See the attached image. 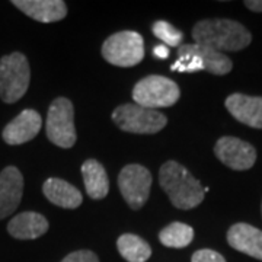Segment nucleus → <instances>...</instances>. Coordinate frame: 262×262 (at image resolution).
<instances>
[{
    "label": "nucleus",
    "instance_id": "obj_1",
    "mask_svg": "<svg viewBox=\"0 0 262 262\" xmlns=\"http://www.w3.org/2000/svg\"><path fill=\"white\" fill-rule=\"evenodd\" d=\"M195 44L206 46L215 51H239L246 48L252 35L242 24L232 19H204L192 28Z\"/></svg>",
    "mask_w": 262,
    "mask_h": 262
},
{
    "label": "nucleus",
    "instance_id": "obj_2",
    "mask_svg": "<svg viewBox=\"0 0 262 262\" xmlns=\"http://www.w3.org/2000/svg\"><path fill=\"white\" fill-rule=\"evenodd\" d=\"M159 184L169 196L170 203L179 210L195 208L206 196L201 182L175 160H169L162 165L159 170Z\"/></svg>",
    "mask_w": 262,
    "mask_h": 262
},
{
    "label": "nucleus",
    "instance_id": "obj_3",
    "mask_svg": "<svg viewBox=\"0 0 262 262\" xmlns=\"http://www.w3.org/2000/svg\"><path fill=\"white\" fill-rule=\"evenodd\" d=\"M31 82L28 58L22 53H12L0 58V98L6 103H15L27 94Z\"/></svg>",
    "mask_w": 262,
    "mask_h": 262
},
{
    "label": "nucleus",
    "instance_id": "obj_4",
    "mask_svg": "<svg viewBox=\"0 0 262 262\" xmlns=\"http://www.w3.org/2000/svg\"><path fill=\"white\" fill-rule=\"evenodd\" d=\"M181 91L172 79L165 76L151 75L139 80L133 88L134 103L149 108H168L178 102Z\"/></svg>",
    "mask_w": 262,
    "mask_h": 262
},
{
    "label": "nucleus",
    "instance_id": "obj_5",
    "mask_svg": "<svg viewBox=\"0 0 262 262\" xmlns=\"http://www.w3.org/2000/svg\"><path fill=\"white\" fill-rule=\"evenodd\" d=\"M114 122L125 133L156 134L165 128L168 118L158 110H149L137 103H124L114 110Z\"/></svg>",
    "mask_w": 262,
    "mask_h": 262
},
{
    "label": "nucleus",
    "instance_id": "obj_6",
    "mask_svg": "<svg viewBox=\"0 0 262 262\" xmlns=\"http://www.w3.org/2000/svg\"><path fill=\"white\" fill-rule=\"evenodd\" d=\"M48 140L61 149H70L75 146V108L70 99L57 98L50 105L46 122Z\"/></svg>",
    "mask_w": 262,
    "mask_h": 262
},
{
    "label": "nucleus",
    "instance_id": "obj_7",
    "mask_svg": "<svg viewBox=\"0 0 262 262\" xmlns=\"http://www.w3.org/2000/svg\"><path fill=\"white\" fill-rule=\"evenodd\" d=\"M102 57L110 64L133 67L144 58L143 37L136 31H121L105 39Z\"/></svg>",
    "mask_w": 262,
    "mask_h": 262
},
{
    "label": "nucleus",
    "instance_id": "obj_8",
    "mask_svg": "<svg viewBox=\"0 0 262 262\" xmlns=\"http://www.w3.org/2000/svg\"><path fill=\"white\" fill-rule=\"evenodd\" d=\"M151 173L141 165H127L118 175V188L122 198L133 210H139L149 200Z\"/></svg>",
    "mask_w": 262,
    "mask_h": 262
},
{
    "label": "nucleus",
    "instance_id": "obj_9",
    "mask_svg": "<svg viewBox=\"0 0 262 262\" xmlns=\"http://www.w3.org/2000/svg\"><path fill=\"white\" fill-rule=\"evenodd\" d=\"M214 153L223 165L233 170H248L256 162V150L252 144L232 136L219 139Z\"/></svg>",
    "mask_w": 262,
    "mask_h": 262
},
{
    "label": "nucleus",
    "instance_id": "obj_10",
    "mask_svg": "<svg viewBox=\"0 0 262 262\" xmlns=\"http://www.w3.org/2000/svg\"><path fill=\"white\" fill-rule=\"evenodd\" d=\"M24 194V177L15 166L0 172V220L16 211Z\"/></svg>",
    "mask_w": 262,
    "mask_h": 262
},
{
    "label": "nucleus",
    "instance_id": "obj_11",
    "mask_svg": "<svg viewBox=\"0 0 262 262\" xmlns=\"http://www.w3.org/2000/svg\"><path fill=\"white\" fill-rule=\"evenodd\" d=\"M41 127V115L35 110H24L5 127L2 137L10 146H19L35 139Z\"/></svg>",
    "mask_w": 262,
    "mask_h": 262
},
{
    "label": "nucleus",
    "instance_id": "obj_12",
    "mask_svg": "<svg viewBox=\"0 0 262 262\" xmlns=\"http://www.w3.org/2000/svg\"><path fill=\"white\" fill-rule=\"evenodd\" d=\"M225 105L237 121L262 130V96L232 94L226 98Z\"/></svg>",
    "mask_w": 262,
    "mask_h": 262
},
{
    "label": "nucleus",
    "instance_id": "obj_13",
    "mask_svg": "<svg viewBox=\"0 0 262 262\" xmlns=\"http://www.w3.org/2000/svg\"><path fill=\"white\" fill-rule=\"evenodd\" d=\"M229 245L239 252L262 261V230L248 223H236L227 232Z\"/></svg>",
    "mask_w": 262,
    "mask_h": 262
},
{
    "label": "nucleus",
    "instance_id": "obj_14",
    "mask_svg": "<svg viewBox=\"0 0 262 262\" xmlns=\"http://www.w3.org/2000/svg\"><path fill=\"white\" fill-rule=\"evenodd\" d=\"M12 5L42 24L58 22L67 15V6L63 0H13Z\"/></svg>",
    "mask_w": 262,
    "mask_h": 262
},
{
    "label": "nucleus",
    "instance_id": "obj_15",
    "mask_svg": "<svg viewBox=\"0 0 262 262\" xmlns=\"http://www.w3.org/2000/svg\"><path fill=\"white\" fill-rule=\"evenodd\" d=\"M48 220L39 213L25 211L15 215L8 223L10 236L19 241H32L47 233Z\"/></svg>",
    "mask_w": 262,
    "mask_h": 262
},
{
    "label": "nucleus",
    "instance_id": "obj_16",
    "mask_svg": "<svg viewBox=\"0 0 262 262\" xmlns=\"http://www.w3.org/2000/svg\"><path fill=\"white\" fill-rule=\"evenodd\" d=\"M42 192L51 204L69 210L80 207L83 201L82 192L77 188L60 178L47 179L42 185Z\"/></svg>",
    "mask_w": 262,
    "mask_h": 262
},
{
    "label": "nucleus",
    "instance_id": "obj_17",
    "mask_svg": "<svg viewBox=\"0 0 262 262\" xmlns=\"http://www.w3.org/2000/svg\"><path fill=\"white\" fill-rule=\"evenodd\" d=\"M82 177L88 195L94 200H102L110 191L106 170L95 159H88L82 165Z\"/></svg>",
    "mask_w": 262,
    "mask_h": 262
},
{
    "label": "nucleus",
    "instance_id": "obj_18",
    "mask_svg": "<svg viewBox=\"0 0 262 262\" xmlns=\"http://www.w3.org/2000/svg\"><path fill=\"white\" fill-rule=\"evenodd\" d=\"M189 51H192L194 54L203 58L204 61V70L215 76H225L227 75L232 69H233V63L229 57L215 51L213 48L206 47V46H200V44H187Z\"/></svg>",
    "mask_w": 262,
    "mask_h": 262
},
{
    "label": "nucleus",
    "instance_id": "obj_19",
    "mask_svg": "<svg viewBox=\"0 0 262 262\" xmlns=\"http://www.w3.org/2000/svg\"><path fill=\"white\" fill-rule=\"evenodd\" d=\"M117 249L127 262H146L151 256L150 245L133 233L121 234L117 241Z\"/></svg>",
    "mask_w": 262,
    "mask_h": 262
},
{
    "label": "nucleus",
    "instance_id": "obj_20",
    "mask_svg": "<svg viewBox=\"0 0 262 262\" xmlns=\"http://www.w3.org/2000/svg\"><path fill=\"white\" fill-rule=\"evenodd\" d=\"M192 239H194V229L181 222L170 223L166 227H163L159 233L160 244L173 249L187 248L192 242Z\"/></svg>",
    "mask_w": 262,
    "mask_h": 262
},
{
    "label": "nucleus",
    "instance_id": "obj_21",
    "mask_svg": "<svg viewBox=\"0 0 262 262\" xmlns=\"http://www.w3.org/2000/svg\"><path fill=\"white\" fill-rule=\"evenodd\" d=\"M151 31H153L155 37L159 38L160 41H163L169 47L179 48L182 46L184 34L166 20H156L151 25Z\"/></svg>",
    "mask_w": 262,
    "mask_h": 262
},
{
    "label": "nucleus",
    "instance_id": "obj_22",
    "mask_svg": "<svg viewBox=\"0 0 262 262\" xmlns=\"http://www.w3.org/2000/svg\"><path fill=\"white\" fill-rule=\"evenodd\" d=\"M191 262H226V259L222 253L213 249H200L192 255Z\"/></svg>",
    "mask_w": 262,
    "mask_h": 262
},
{
    "label": "nucleus",
    "instance_id": "obj_23",
    "mask_svg": "<svg viewBox=\"0 0 262 262\" xmlns=\"http://www.w3.org/2000/svg\"><path fill=\"white\" fill-rule=\"evenodd\" d=\"M61 262H99V258L92 251H76L69 253Z\"/></svg>",
    "mask_w": 262,
    "mask_h": 262
},
{
    "label": "nucleus",
    "instance_id": "obj_24",
    "mask_svg": "<svg viewBox=\"0 0 262 262\" xmlns=\"http://www.w3.org/2000/svg\"><path fill=\"white\" fill-rule=\"evenodd\" d=\"M153 54L158 58H162V60H166L169 57V48L166 46H158V47L153 48Z\"/></svg>",
    "mask_w": 262,
    "mask_h": 262
},
{
    "label": "nucleus",
    "instance_id": "obj_25",
    "mask_svg": "<svg viewBox=\"0 0 262 262\" xmlns=\"http://www.w3.org/2000/svg\"><path fill=\"white\" fill-rule=\"evenodd\" d=\"M245 6L252 12H262V0H246Z\"/></svg>",
    "mask_w": 262,
    "mask_h": 262
},
{
    "label": "nucleus",
    "instance_id": "obj_26",
    "mask_svg": "<svg viewBox=\"0 0 262 262\" xmlns=\"http://www.w3.org/2000/svg\"><path fill=\"white\" fill-rule=\"evenodd\" d=\"M261 211H262V204H261Z\"/></svg>",
    "mask_w": 262,
    "mask_h": 262
}]
</instances>
